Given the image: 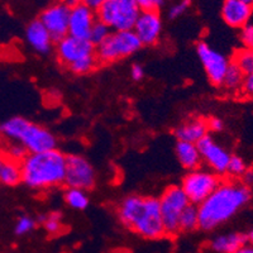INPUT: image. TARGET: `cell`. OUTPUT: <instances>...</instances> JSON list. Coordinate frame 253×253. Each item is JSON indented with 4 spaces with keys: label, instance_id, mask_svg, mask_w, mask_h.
<instances>
[{
    "label": "cell",
    "instance_id": "obj_25",
    "mask_svg": "<svg viewBox=\"0 0 253 253\" xmlns=\"http://www.w3.org/2000/svg\"><path fill=\"white\" fill-rule=\"evenodd\" d=\"M178 229L180 232H185V233L199 229V211L196 205L189 204L182 210L180 219H178Z\"/></svg>",
    "mask_w": 253,
    "mask_h": 253
},
{
    "label": "cell",
    "instance_id": "obj_32",
    "mask_svg": "<svg viewBox=\"0 0 253 253\" xmlns=\"http://www.w3.org/2000/svg\"><path fill=\"white\" fill-rule=\"evenodd\" d=\"M190 5H191V0H178L177 3L173 4L169 10V18L177 19V18L182 17L189 10Z\"/></svg>",
    "mask_w": 253,
    "mask_h": 253
},
{
    "label": "cell",
    "instance_id": "obj_39",
    "mask_svg": "<svg viewBox=\"0 0 253 253\" xmlns=\"http://www.w3.org/2000/svg\"><path fill=\"white\" fill-rule=\"evenodd\" d=\"M242 178H243V184L250 187L251 185H253V171L247 170L245 175L242 176Z\"/></svg>",
    "mask_w": 253,
    "mask_h": 253
},
{
    "label": "cell",
    "instance_id": "obj_10",
    "mask_svg": "<svg viewBox=\"0 0 253 253\" xmlns=\"http://www.w3.org/2000/svg\"><path fill=\"white\" fill-rule=\"evenodd\" d=\"M96 182L95 169L87 158L79 155L67 156L65 184L69 187L90 190Z\"/></svg>",
    "mask_w": 253,
    "mask_h": 253
},
{
    "label": "cell",
    "instance_id": "obj_19",
    "mask_svg": "<svg viewBox=\"0 0 253 253\" xmlns=\"http://www.w3.org/2000/svg\"><path fill=\"white\" fill-rule=\"evenodd\" d=\"M247 243V236L243 233H225L214 237L210 248L216 253H234Z\"/></svg>",
    "mask_w": 253,
    "mask_h": 253
},
{
    "label": "cell",
    "instance_id": "obj_36",
    "mask_svg": "<svg viewBox=\"0 0 253 253\" xmlns=\"http://www.w3.org/2000/svg\"><path fill=\"white\" fill-rule=\"evenodd\" d=\"M207 126H208V130H211V132H215V133L221 132V130L224 129V122L221 121V119L216 118V117L208 119Z\"/></svg>",
    "mask_w": 253,
    "mask_h": 253
},
{
    "label": "cell",
    "instance_id": "obj_31",
    "mask_svg": "<svg viewBox=\"0 0 253 253\" xmlns=\"http://www.w3.org/2000/svg\"><path fill=\"white\" fill-rule=\"evenodd\" d=\"M6 158H10L13 161L22 162L28 155V151L26 150V147L19 142H12L6 148Z\"/></svg>",
    "mask_w": 253,
    "mask_h": 253
},
{
    "label": "cell",
    "instance_id": "obj_43",
    "mask_svg": "<svg viewBox=\"0 0 253 253\" xmlns=\"http://www.w3.org/2000/svg\"><path fill=\"white\" fill-rule=\"evenodd\" d=\"M243 1H246V3L251 4V5H253V0H243Z\"/></svg>",
    "mask_w": 253,
    "mask_h": 253
},
{
    "label": "cell",
    "instance_id": "obj_2",
    "mask_svg": "<svg viewBox=\"0 0 253 253\" xmlns=\"http://www.w3.org/2000/svg\"><path fill=\"white\" fill-rule=\"evenodd\" d=\"M119 221L146 239H160L165 233L160 202L153 196L129 195L117 208Z\"/></svg>",
    "mask_w": 253,
    "mask_h": 253
},
{
    "label": "cell",
    "instance_id": "obj_7",
    "mask_svg": "<svg viewBox=\"0 0 253 253\" xmlns=\"http://www.w3.org/2000/svg\"><path fill=\"white\" fill-rule=\"evenodd\" d=\"M220 177L211 170H190L182 178L181 189L186 194L190 204L199 205L213 193L220 184Z\"/></svg>",
    "mask_w": 253,
    "mask_h": 253
},
{
    "label": "cell",
    "instance_id": "obj_3",
    "mask_svg": "<svg viewBox=\"0 0 253 253\" xmlns=\"http://www.w3.org/2000/svg\"><path fill=\"white\" fill-rule=\"evenodd\" d=\"M67 156L56 148L28 153L20 162L22 182L33 190H47L65 184Z\"/></svg>",
    "mask_w": 253,
    "mask_h": 253
},
{
    "label": "cell",
    "instance_id": "obj_41",
    "mask_svg": "<svg viewBox=\"0 0 253 253\" xmlns=\"http://www.w3.org/2000/svg\"><path fill=\"white\" fill-rule=\"evenodd\" d=\"M65 5L67 6V8H74V6L79 5V4H81V0H61Z\"/></svg>",
    "mask_w": 253,
    "mask_h": 253
},
{
    "label": "cell",
    "instance_id": "obj_20",
    "mask_svg": "<svg viewBox=\"0 0 253 253\" xmlns=\"http://www.w3.org/2000/svg\"><path fill=\"white\" fill-rule=\"evenodd\" d=\"M175 152L180 165L186 170H195V169H199L202 164V156H200L199 148L195 143L178 141L176 144Z\"/></svg>",
    "mask_w": 253,
    "mask_h": 253
},
{
    "label": "cell",
    "instance_id": "obj_21",
    "mask_svg": "<svg viewBox=\"0 0 253 253\" xmlns=\"http://www.w3.org/2000/svg\"><path fill=\"white\" fill-rule=\"evenodd\" d=\"M28 124L29 121H27L23 117H13L10 119H6L3 123H0V135H3L4 138L9 141L19 142Z\"/></svg>",
    "mask_w": 253,
    "mask_h": 253
},
{
    "label": "cell",
    "instance_id": "obj_27",
    "mask_svg": "<svg viewBox=\"0 0 253 253\" xmlns=\"http://www.w3.org/2000/svg\"><path fill=\"white\" fill-rule=\"evenodd\" d=\"M232 62L238 66L245 75H250L253 72V49L241 48L234 52Z\"/></svg>",
    "mask_w": 253,
    "mask_h": 253
},
{
    "label": "cell",
    "instance_id": "obj_34",
    "mask_svg": "<svg viewBox=\"0 0 253 253\" xmlns=\"http://www.w3.org/2000/svg\"><path fill=\"white\" fill-rule=\"evenodd\" d=\"M141 10H160L165 0H135Z\"/></svg>",
    "mask_w": 253,
    "mask_h": 253
},
{
    "label": "cell",
    "instance_id": "obj_6",
    "mask_svg": "<svg viewBox=\"0 0 253 253\" xmlns=\"http://www.w3.org/2000/svg\"><path fill=\"white\" fill-rule=\"evenodd\" d=\"M160 209H161L162 223H164L165 233L167 236H176L180 232L178 229V219L182 210L190 204L189 199L181 186L172 185L165 190L158 199Z\"/></svg>",
    "mask_w": 253,
    "mask_h": 253
},
{
    "label": "cell",
    "instance_id": "obj_14",
    "mask_svg": "<svg viewBox=\"0 0 253 253\" xmlns=\"http://www.w3.org/2000/svg\"><path fill=\"white\" fill-rule=\"evenodd\" d=\"M19 143L26 147L28 153H41L57 148V138L56 135L47 128L38 124L32 123L27 126L23 134L20 137Z\"/></svg>",
    "mask_w": 253,
    "mask_h": 253
},
{
    "label": "cell",
    "instance_id": "obj_12",
    "mask_svg": "<svg viewBox=\"0 0 253 253\" xmlns=\"http://www.w3.org/2000/svg\"><path fill=\"white\" fill-rule=\"evenodd\" d=\"M199 152L202 156V161L209 166V169L216 175L227 173V167L230 160V153L224 147L214 141L213 137L207 134L196 143Z\"/></svg>",
    "mask_w": 253,
    "mask_h": 253
},
{
    "label": "cell",
    "instance_id": "obj_30",
    "mask_svg": "<svg viewBox=\"0 0 253 253\" xmlns=\"http://www.w3.org/2000/svg\"><path fill=\"white\" fill-rule=\"evenodd\" d=\"M36 225H37V221L36 219L32 218L31 215H20L18 218L17 223H15L14 227V233L17 236H26V234H29L32 230H35Z\"/></svg>",
    "mask_w": 253,
    "mask_h": 253
},
{
    "label": "cell",
    "instance_id": "obj_9",
    "mask_svg": "<svg viewBox=\"0 0 253 253\" xmlns=\"http://www.w3.org/2000/svg\"><path fill=\"white\" fill-rule=\"evenodd\" d=\"M196 53L210 83L214 86H220L230 61L204 41L196 44Z\"/></svg>",
    "mask_w": 253,
    "mask_h": 253
},
{
    "label": "cell",
    "instance_id": "obj_8",
    "mask_svg": "<svg viewBox=\"0 0 253 253\" xmlns=\"http://www.w3.org/2000/svg\"><path fill=\"white\" fill-rule=\"evenodd\" d=\"M56 56L63 66L70 69L80 61L95 56V46L89 40L66 36L62 40L57 41Z\"/></svg>",
    "mask_w": 253,
    "mask_h": 253
},
{
    "label": "cell",
    "instance_id": "obj_13",
    "mask_svg": "<svg viewBox=\"0 0 253 253\" xmlns=\"http://www.w3.org/2000/svg\"><path fill=\"white\" fill-rule=\"evenodd\" d=\"M162 28L164 23L158 10H141L132 31L142 46H155L161 38Z\"/></svg>",
    "mask_w": 253,
    "mask_h": 253
},
{
    "label": "cell",
    "instance_id": "obj_42",
    "mask_svg": "<svg viewBox=\"0 0 253 253\" xmlns=\"http://www.w3.org/2000/svg\"><path fill=\"white\" fill-rule=\"evenodd\" d=\"M246 236H247V242H248V243L253 246V228L250 230V232H248V234H246Z\"/></svg>",
    "mask_w": 253,
    "mask_h": 253
},
{
    "label": "cell",
    "instance_id": "obj_38",
    "mask_svg": "<svg viewBox=\"0 0 253 253\" xmlns=\"http://www.w3.org/2000/svg\"><path fill=\"white\" fill-rule=\"evenodd\" d=\"M104 1H105V0H81V4H84L85 6H87V8H90L91 10L96 12Z\"/></svg>",
    "mask_w": 253,
    "mask_h": 253
},
{
    "label": "cell",
    "instance_id": "obj_37",
    "mask_svg": "<svg viewBox=\"0 0 253 253\" xmlns=\"http://www.w3.org/2000/svg\"><path fill=\"white\" fill-rule=\"evenodd\" d=\"M130 76L134 81H141L144 79V69L138 65V63H134L132 67H130Z\"/></svg>",
    "mask_w": 253,
    "mask_h": 253
},
{
    "label": "cell",
    "instance_id": "obj_33",
    "mask_svg": "<svg viewBox=\"0 0 253 253\" xmlns=\"http://www.w3.org/2000/svg\"><path fill=\"white\" fill-rule=\"evenodd\" d=\"M241 42L243 44V48L253 49V23H248L243 28H241Z\"/></svg>",
    "mask_w": 253,
    "mask_h": 253
},
{
    "label": "cell",
    "instance_id": "obj_26",
    "mask_svg": "<svg viewBox=\"0 0 253 253\" xmlns=\"http://www.w3.org/2000/svg\"><path fill=\"white\" fill-rule=\"evenodd\" d=\"M38 221L43 225L44 229L51 236H57L62 230V214L53 211L49 214H42L38 216Z\"/></svg>",
    "mask_w": 253,
    "mask_h": 253
},
{
    "label": "cell",
    "instance_id": "obj_5",
    "mask_svg": "<svg viewBox=\"0 0 253 253\" xmlns=\"http://www.w3.org/2000/svg\"><path fill=\"white\" fill-rule=\"evenodd\" d=\"M141 41L133 31H113L103 43L95 47L99 63H113L139 51Z\"/></svg>",
    "mask_w": 253,
    "mask_h": 253
},
{
    "label": "cell",
    "instance_id": "obj_15",
    "mask_svg": "<svg viewBox=\"0 0 253 253\" xmlns=\"http://www.w3.org/2000/svg\"><path fill=\"white\" fill-rule=\"evenodd\" d=\"M96 22V13L84 4L70 9L69 36L87 40L92 24Z\"/></svg>",
    "mask_w": 253,
    "mask_h": 253
},
{
    "label": "cell",
    "instance_id": "obj_29",
    "mask_svg": "<svg viewBox=\"0 0 253 253\" xmlns=\"http://www.w3.org/2000/svg\"><path fill=\"white\" fill-rule=\"evenodd\" d=\"M248 170L247 164L245 160L239 156H230L229 164L227 167V173L234 178H239L245 175L246 171Z\"/></svg>",
    "mask_w": 253,
    "mask_h": 253
},
{
    "label": "cell",
    "instance_id": "obj_1",
    "mask_svg": "<svg viewBox=\"0 0 253 253\" xmlns=\"http://www.w3.org/2000/svg\"><path fill=\"white\" fill-rule=\"evenodd\" d=\"M252 193L238 181H223L202 204H199V228L214 230L238 214L250 203Z\"/></svg>",
    "mask_w": 253,
    "mask_h": 253
},
{
    "label": "cell",
    "instance_id": "obj_18",
    "mask_svg": "<svg viewBox=\"0 0 253 253\" xmlns=\"http://www.w3.org/2000/svg\"><path fill=\"white\" fill-rule=\"evenodd\" d=\"M207 121L202 118H190L176 128L175 135L177 141L198 143L203 137L208 134Z\"/></svg>",
    "mask_w": 253,
    "mask_h": 253
},
{
    "label": "cell",
    "instance_id": "obj_44",
    "mask_svg": "<svg viewBox=\"0 0 253 253\" xmlns=\"http://www.w3.org/2000/svg\"><path fill=\"white\" fill-rule=\"evenodd\" d=\"M3 160H4V158H3V156L0 155V166H1V162H3Z\"/></svg>",
    "mask_w": 253,
    "mask_h": 253
},
{
    "label": "cell",
    "instance_id": "obj_40",
    "mask_svg": "<svg viewBox=\"0 0 253 253\" xmlns=\"http://www.w3.org/2000/svg\"><path fill=\"white\" fill-rule=\"evenodd\" d=\"M234 253H253V246L246 243L245 246H242V247L239 248L238 251H236Z\"/></svg>",
    "mask_w": 253,
    "mask_h": 253
},
{
    "label": "cell",
    "instance_id": "obj_4",
    "mask_svg": "<svg viewBox=\"0 0 253 253\" xmlns=\"http://www.w3.org/2000/svg\"><path fill=\"white\" fill-rule=\"evenodd\" d=\"M95 13L112 31H132L141 9L135 0H105Z\"/></svg>",
    "mask_w": 253,
    "mask_h": 253
},
{
    "label": "cell",
    "instance_id": "obj_28",
    "mask_svg": "<svg viewBox=\"0 0 253 253\" xmlns=\"http://www.w3.org/2000/svg\"><path fill=\"white\" fill-rule=\"evenodd\" d=\"M112 29L107 26V24H104L103 22L96 19L94 24H92L91 29H90V33H89V38L87 40L94 44L95 47L99 46L104 42V41L107 40L109 37V35L112 33Z\"/></svg>",
    "mask_w": 253,
    "mask_h": 253
},
{
    "label": "cell",
    "instance_id": "obj_11",
    "mask_svg": "<svg viewBox=\"0 0 253 253\" xmlns=\"http://www.w3.org/2000/svg\"><path fill=\"white\" fill-rule=\"evenodd\" d=\"M69 17L70 8L62 1H56L47 6L41 13L40 20L42 22L55 42L69 36Z\"/></svg>",
    "mask_w": 253,
    "mask_h": 253
},
{
    "label": "cell",
    "instance_id": "obj_24",
    "mask_svg": "<svg viewBox=\"0 0 253 253\" xmlns=\"http://www.w3.org/2000/svg\"><path fill=\"white\" fill-rule=\"evenodd\" d=\"M65 202L71 209L85 210L90 204V198L86 190L78 189V187H69L65 191Z\"/></svg>",
    "mask_w": 253,
    "mask_h": 253
},
{
    "label": "cell",
    "instance_id": "obj_17",
    "mask_svg": "<svg viewBox=\"0 0 253 253\" xmlns=\"http://www.w3.org/2000/svg\"><path fill=\"white\" fill-rule=\"evenodd\" d=\"M26 40L32 49H35L37 53L47 55L53 47V38L51 37L49 32L42 24L40 19L32 20L26 28Z\"/></svg>",
    "mask_w": 253,
    "mask_h": 253
},
{
    "label": "cell",
    "instance_id": "obj_16",
    "mask_svg": "<svg viewBox=\"0 0 253 253\" xmlns=\"http://www.w3.org/2000/svg\"><path fill=\"white\" fill-rule=\"evenodd\" d=\"M221 18L230 28L241 29L250 23L253 5L243 0H224L221 4Z\"/></svg>",
    "mask_w": 253,
    "mask_h": 253
},
{
    "label": "cell",
    "instance_id": "obj_35",
    "mask_svg": "<svg viewBox=\"0 0 253 253\" xmlns=\"http://www.w3.org/2000/svg\"><path fill=\"white\" fill-rule=\"evenodd\" d=\"M239 91L245 96H247V98L253 99V72L250 74V75L245 76V80H243V84H242V87Z\"/></svg>",
    "mask_w": 253,
    "mask_h": 253
},
{
    "label": "cell",
    "instance_id": "obj_23",
    "mask_svg": "<svg viewBox=\"0 0 253 253\" xmlns=\"http://www.w3.org/2000/svg\"><path fill=\"white\" fill-rule=\"evenodd\" d=\"M245 74L236 66L232 61H230L229 66H228L227 72H225L223 81H221L220 86L228 92H237L241 90L242 84L245 80Z\"/></svg>",
    "mask_w": 253,
    "mask_h": 253
},
{
    "label": "cell",
    "instance_id": "obj_22",
    "mask_svg": "<svg viewBox=\"0 0 253 253\" xmlns=\"http://www.w3.org/2000/svg\"><path fill=\"white\" fill-rule=\"evenodd\" d=\"M22 182V169L20 162L13 161L10 158H4L0 166V184L5 186H15Z\"/></svg>",
    "mask_w": 253,
    "mask_h": 253
}]
</instances>
